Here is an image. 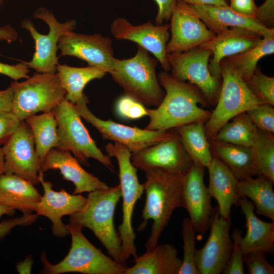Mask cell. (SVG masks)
Listing matches in <instances>:
<instances>
[{
    "instance_id": "24",
    "label": "cell",
    "mask_w": 274,
    "mask_h": 274,
    "mask_svg": "<svg viewBox=\"0 0 274 274\" xmlns=\"http://www.w3.org/2000/svg\"><path fill=\"white\" fill-rule=\"evenodd\" d=\"M209 183L208 191L218 203L219 215L230 217L233 206H237L239 197L237 193L238 180L219 159L214 157L209 166Z\"/></svg>"
},
{
    "instance_id": "13",
    "label": "cell",
    "mask_w": 274,
    "mask_h": 274,
    "mask_svg": "<svg viewBox=\"0 0 274 274\" xmlns=\"http://www.w3.org/2000/svg\"><path fill=\"white\" fill-rule=\"evenodd\" d=\"M5 172L19 176L34 185L40 183L41 162L37 153L33 137L25 121L3 145Z\"/></svg>"
},
{
    "instance_id": "51",
    "label": "cell",
    "mask_w": 274,
    "mask_h": 274,
    "mask_svg": "<svg viewBox=\"0 0 274 274\" xmlns=\"http://www.w3.org/2000/svg\"><path fill=\"white\" fill-rule=\"evenodd\" d=\"M33 259L31 255L27 256L24 260L16 264V269L20 274L31 273Z\"/></svg>"
},
{
    "instance_id": "26",
    "label": "cell",
    "mask_w": 274,
    "mask_h": 274,
    "mask_svg": "<svg viewBox=\"0 0 274 274\" xmlns=\"http://www.w3.org/2000/svg\"><path fill=\"white\" fill-rule=\"evenodd\" d=\"M26 179L10 173L0 175V204L18 210L23 215L35 211L42 195Z\"/></svg>"
},
{
    "instance_id": "1",
    "label": "cell",
    "mask_w": 274,
    "mask_h": 274,
    "mask_svg": "<svg viewBox=\"0 0 274 274\" xmlns=\"http://www.w3.org/2000/svg\"><path fill=\"white\" fill-rule=\"evenodd\" d=\"M164 96L155 109H147L149 123L145 129L167 130L197 122H206L211 112L203 107L209 105L195 85L173 77L167 72L158 77Z\"/></svg>"
},
{
    "instance_id": "17",
    "label": "cell",
    "mask_w": 274,
    "mask_h": 274,
    "mask_svg": "<svg viewBox=\"0 0 274 274\" xmlns=\"http://www.w3.org/2000/svg\"><path fill=\"white\" fill-rule=\"evenodd\" d=\"M204 167L193 163L185 173L182 191V207L189 215L195 231L203 236L210 229L215 211L204 182Z\"/></svg>"
},
{
    "instance_id": "46",
    "label": "cell",
    "mask_w": 274,
    "mask_h": 274,
    "mask_svg": "<svg viewBox=\"0 0 274 274\" xmlns=\"http://www.w3.org/2000/svg\"><path fill=\"white\" fill-rule=\"evenodd\" d=\"M158 6L155 18L156 24H162L164 21L170 20L177 0H154Z\"/></svg>"
},
{
    "instance_id": "34",
    "label": "cell",
    "mask_w": 274,
    "mask_h": 274,
    "mask_svg": "<svg viewBox=\"0 0 274 274\" xmlns=\"http://www.w3.org/2000/svg\"><path fill=\"white\" fill-rule=\"evenodd\" d=\"M274 133L258 129L251 146L255 176L265 177L274 182Z\"/></svg>"
},
{
    "instance_id": "10",
    "label": "cell",
    "mask_w": 274,
    "mask_h": 274,
    "mask_svg": "<svg viewBox=\"0 0 274 274\" xmlns=\"http://www.w3.org/2000/svg\"><path fill=\"white\" fill-rule=\"evenodd\" d=\"M211 55V51L198 46L187 51L167 54V59L170 75L196 86L209 105L214 106L218 98L222 80L214 77L209 70Z\"/></svg>"
},
{
    "instance_id": "19",
    "label": "cell",
    "mask_w": 274,
    "mask_h": 274,
    "mask_svg": "<svg viewBox=\"0 0 274 274\" xmlns=\"http://www.w3.org/2000/svg\"><path fill=\"white\" fill-rule=\"evenodd\" d=\"M169 25L153 24L148 21L134 25L123 18L115 19L111 25V32L117 40L132 41L151 52L165 72L170 70L166 47L168 42Z\"/></svg>"
},
{
    "instance_id": "21",
    "label": "cell",
    "mask_w": 274,
    "mask_h": 274,
    "mask_svg": "<svg viewBox=\"0 0 274 274\" xmlns=\"http://www.w3.org/2000/svg\"><path fill=\"white\" fill-rule=\"evenodd\" d=\"M262 37L242 27H232L221 32L200 47L211 51L209 68L212 75L222 80L220 63L225 58L242 53L257 45Z\"/></svg>"
},
{
    "instance_id": "53",
    "label": "cell",
    "mask_w": 274,
    "mask_h": 274,
    "mask_svg": "<svg viewBox=\"0 0 274 274\" xmlns=\"http://www.w3.org/2000/svg\"><path fill=\"white\" fill-rule=\"evenodd\" d=\"M5 172V159L2 147L0 145V175Z\"/></svg>"
},
{
    "instance_id": "22",
    "label": "cell",
    "mask_w": 274,
    "mask_h": 274,
    "mask_svg": "<svg viewBox=\"0 0 274 274\" xmlns=\"http://www.w3.org/2000/svg\"><path fill=\"white\" fill-rule=\"evenodd\" d=\"M190 5L208 28L216 35L229 28L242 27L257 33L262 38L274 36L273 27H268L256 18L241 14L229 6Z\"/></svg>"
},
{
    "instance_id": "43",
    "label": "cell",
    "mask_w": 274,
    "mask_h": 274,
    "mask_svg": "<svg viewBox=\"0 0 274 274\" xmlns=\"http://www.w3.org/2000/svg\"><path fill=\"white\" fill-rule=\"evenodd\" d=\"M38 216L37 214H31L3 221L0 223V239H2L9 234L16 226L30 225L37 220Z\"/></svg>"
},
{
    "instance_id": "7",
    "label": "cell",
    "mask_w": 274,
    "mask_h": 274,
    "mask_svg": "<svg viewBox=\"0 0 274 274\" xmlns=\"http://www.w3.org/2000/svg\"><path fill=\"white\" fill-rule=\"evenodd\" d=\"M105 150L107 155L115 158L118 164L123 215L118 233L122 259L127 263L131 256L135 258L138 256L132 219L135 204L144 191V185L139 180L137 169L131 161L132 153L126 147L118 143L110 142L105 146Z\"/></svg>"
},
{
    "instance_id": "38",
    "label": "cell",
    "mask_w": 274,
    "mask_h": 274,
    "mask_svg": "<svg viewBox=\"0 0 274 274\" xmlns=\"http://www.w3.org/2000/svg\"><path fill=\"white\" fill-rule=\"evenodd\" d=\"M115 110L118 116L125 119L136 120L148 116L145 105L126 95L118 99Z\"/></svg>"
},
{
    "instance_id": "6",
    "label": "cell",
    "mask_w": 274,
    "mask_h": 274,
    "mask_svg": "<svg viewBox=\"0 0 274 274\" xmlns=\"http://www.w3.org/2000/svg\"><path fill=\"white\" fill-rule=\"evenodd\" d=\"M220 67L222 82L218 98L215 109L204 123L209 140L232 118L263 104L226 59L221 62Z\"/></svg>"
},
{
    "instance_id": "52",
    "label": "cell",
    "mask_w": 274,
    "mask_h": 274,
    "mask_svg": "<svg viewBox=\"0 0 274 274\" xmlns=\"http://www.w3.org/2000/svg\"><path fill=\"white\" fill-rule=\"evenodd\" d=\"M15 210L12 208L0 204V218L4 215L12 216L15 213Z\"/></svg>"
},
{
    "instance_id": "27",
    "label": "cell",
    "mask_w": 274,
    "mask_h": 274,
    "mask_svg": "<svg viewBox=\"0 0 274 274\" xmlns=\"http://www.w3.org/2000/svg\"><path fill=\"white\" fill-rule=\"evenodd\" d=\"M134 264L124 274H178L182 259L176 247L169 243L157 244L134 258Z\"/></svg>"
},
{
    "instance_id": "2",
    "label": "cell",
    "mask_w": 274,
    "mask_h": 274,
    "mask_svg": "<svg viewBox=\"0 0 274 274\" xmlns=\"http://www.w3.org/2000/svg\"><path fill=\"white\" fill-rule=\"evenodd\" d=\"M143 184L146 201L142 211L143 221L139 231L152 221L151 233L145 244L146 250L154 248L167 226L174 211L182 207V191L185 174L172 173L161 169L145 172Z\"/></svg>"
},
{
    "instance_id": "42",
    "label": "cell",
    "mask_w": 274,
    "mask_h": 274,
    "mask_svg": "<svg viewBox=\"0 0 274 274\" xmlns=\"http://www.w3.org/2000/svg\"><path fill=\"white\" fill-rule=\"evenodd\" d=\"M21 121L11 112H0V145H3L16 130Z\"/></svg>"
},
{
    "instance_id": "25",
    "label": "cell",
    "mask_w": 274,
    "mask_h": 274,
    "mask_svg": "<svg viewBox=\"0 0 274 274\" xmlns=\"http://www.w3.org/2000/svg\"><path fill=\"white\" fill-rule=\"evenodd\" d=\"M237 206L245 216L247 231L240 238L243 255L254 250L272 253L274 249V222H267L258 218L253 202L245 197H240Z\"/></svg>"
},
{
    "instance_id": "41",
    "label": "cell",
    "mask_w": 274,
    "mask_h": 274,
    "mask_svg": "<svg viewBox=\"0 0 274 274\" xmlns=\"http://www.w3.org/2000/svg\"><path fill=\"white\" fill-rule=\"evenodd\" d=\"M242 231L235 228L232 233L231 238L233 239L232 249L231 256L223 274H244L243 254L240 245V238Z\"/></svg>"
},
{
    "instance_id": "50",
    "label": "cell",
    "mask_w": 274,
    "mask_h": 274,
    "mask_svg": "<svg viewBox=\"0 0 274 274\" xmlns=\"http://www.w3.org/2000/svg\"><path fill=\"white\" fill-rule=\"evenodd\" d=\"M191 5L229 6L226 0H177Z\"/></svg>"
},
{
    "instance_id": "32",
    "label": "cell",
    "mask_w": 274,
    "mask_h": 274,
    "mask_svg": "<svg viewBox=\"0 0 274 274\" xmlns=\"http://www.w3.org/2000/svg\"><path fill=\"white\" fill-rule=\"evenodd\" d=\"M24 121L30 128L36 150L42 163L49 151L56 148L58 144V124L54 113L52 111L35 114Z\"/></svg>"
},
{
    "instance_id": "3",
    "label": "cell",
    "mask_w": 274,
    "mask_h": 274,
    "mask_svg": "<svg viewBox=\"0 0 274 274\" xmlns=\"http://www.w3.org/2000/svg\"><path fill=\"white\" fill-rule=\"evenodd\" d=\"M121 197L119 184L90 192L83 208L70 216V222L91 230L111 257L127 265L122 259L121 242L114 222L115 209Z\"/></svg>"
},
{
    "instance_id": "16",
    "label": "cell",
    "mask_w": 274,
    "mask_h": 274,
    "mask_svg": "<svg viewBox=\"0 0 274 274\" xmlns=\"http://www.w3.org/2000/svg\"><path fill=\"white\" fill-rule=\"evenodd\" d=\"M132 164L144 173L161 169L185 174L193 162L183 147L176 131L171 138L132 153Z\"/></svg>"
},
{
    "instance_id": "4",
    "label": "cell",
    "mask_w": 274,
    "mask_h": 274,
    "mask_svg": "<svg viewBox=\"0 0 274 274\" xmlns=\"http://www.w3.org/2000/svg\"><path fill=\"white\" fill-rule=\"evenodd\" d=\"M157 63L156 59L138 46L133 57L123 59L114 58L109 73L125 95L145 106L157 107L165 95L156 73Z\"/></svg>"
},
{
    "instance_id": "39",
    "label": "cell",
    "mask_w": 274,
    "mask_h": 274,
    "mask_svg": "<svg viewBox=\"0 0 274 274\" xmlns=\"http://www.w3.org/2000/svg\"><path fill=\"white\" fill-rule=\"evenodd\" d=\"M246 112L258 129L274 133L273 106L263 103Z\"/></svg>"
},
{
    "instance_id": "23",
    "label": "cell",
    "mask_w": 274,
    "mask_h": 274,
    "mask_svg": "<svg viewBox=\"0 0 274 274\" xmlns=\"http://www.w3.org/2000/svg\"><path fill=\"white\" fill-rule=\"evenodd\" d=\"M51 169H58L64 180L74 184L73 194L106 190L110 187L105 182L86 171L69 151L57 148H53L49 151L41 164L40 170L44 173Z\"/></svg>"
},
{
    "instance_id": "12",
    "label": "cell",
    "mask_w": 274,
    "mask_h": 274,
    "mask_svg": "<svg viewBox=\"0 0 274 274\" xmlns=\"http://www.w3.org/2000/svg\"><path fill=\"white\" fill-rule=\"evenodd\" d=\"M88 101L76 104L81 118L91 124L104 140L118 143L126 147L131 153L166 140L176 133L175 129L167 130H148L131 127L111 120H102L94 115L88 109Z\"/></svg>"
},
{
    "instance_id": "20",
    "label": "cell",
    "mask_w": 274,
    "mask_h": 274,
    "mask_svg": "<svg viewBox=\"0 0 274 274\" xmlns=\"http://www.w3.org/2000/svg\"><path fill=\"white\" fill-rule=\"evenodd\" d=\"M39 180L42 185L44 194L35 212L38 216H45L51 221L52 231L55 236L63 237L70 234V232L62 222V217L71 216L80 211L85 205L86 198L81 194H70L63 189L60 191L53 190L52 183L44 180L43 172L41 170Z\"/></svg>"
},
{
    "instance_id": "30",
    "label": "cell",
    "mask_w": 274,
    "mask_h": 274,
    "mask_svg": "<svg viewBox=\"0 0 274 274\" xmlns=\"http://www.w3.org/2000/svg\"><path fill=\"white\" fill-rule=\"evenodd\" d=\"M273 183L268 178L257 176L238 180L237 193L239 198L245 197L253 202L255 212L274 221Z\"/></svg>"
},
{
    "instance_id": "5",
    "label": "cell",
    "mask_w": 274,
    "mask_h": 274,
    "mask_svg": "<svg viewBox=\"0 0 274 274\" xmlns=\"http://www.w3.org/2000/svg\"><path fill=\"white\" fill-rule=\"evenodd\" d=\"M66 226L72 237L71 246L68 254L60 262L53 264L48 261L43 253L40 258L43 264L42 273H125L128 266L107 256L93 245L83 234L81 227L71 222Z\"/></svg>"
},
{
    "instance_id": "44",
    "label": "cell",
    "mask_w": 274,
    "mask_h": 274,
    "mask_svg": "<svg viewBox=\"0 0 274 274\" xmlns=\"http://www.w3.org/2000/svg\"><path fill=\"white\" fill-rule=\"evenodd\" d=\"M29 71L28 67L22 61L13 65L0 61V74L7 76L14 81L28 78L30 77Z\"/></svg>"
},
{
    "instance_id": "9",
    "label": "cell",
    "mask_w": 274,
    "mask_h": 274,
    "mask_svg": "<svg viewBox=\"0 0 274 274\" xmlns=\"http://www.w3.org/2000/svg\"><path fill=\"white\" fill-rule=\"evenodd\" d=\"M57 121L56 148L69 151L82 164L93 158L110 170L114 168L110 157L98 148L83 123L75 104L64 98L53 110Z\"/></svg>"
},
{
    "instance_id": "28",
    "label": "cell",
    "mask_w": 274,
    "mask_h": 274,
    "mask_svg": "<svg viewBox=\"0 0 274 274\" xmlns=\"http://www.w3.org/2000/svg\"><path fill=\"white\" fill-rule=\"evenodd\" d=\"M56 72L60 84L66 92L65 98L75 105L88 101L83 93L86 85L92 80L101 79L107 74L95 66L74 67L59 63L56 66Z\"/></svg>"
},
{
    "instance_id": "37",
    "label": "cell",
    "mask_w": 274,
    "mask_h": 274,
    "mask_svg": "<svg viewBox=\"0 0 274 274\" xmlns=\"http://www.w3.org/2000/svg\"><path fill=\"white\" fill-rule=\"evenodd\" d=\"M252 91L263 103L274 106V77L267 76L256 69L246 81Z\"/></svg>"
},
{
    "instance_id": "31",
    "label": "cell",
    "mask_w": 274,
    "mask_h": 274,
    "mask_svg": "<svg viewBox=\"0 0 274 274\" xmlns=\"http://www.w3.org/2000/svg\"><path fill=\"white\" fill-rule=\"evenodd\" d=\"M204 123L200 121L189 123L179 126L175 130L193 163L207 168L213 156L206 133Z\"/></svg>"
},
{
    "instance_id": "33",
    "label": "cell",
    "mask_w": 274,
    "mask_h": 274,
    "mask_svg": "<svg viewBox=\"0 0 274 274\" xmlns=\"http://www.w3.org/2000/svg\"><path fill=\"white\" fill-rule=\"evenodd\" d=\"M257 131L258 128L245 112L235 116L225 123L211 140L251 147Z\"/></svg>"
},
{
    "instance_id": "35",
    "label": "cell",
    "mask_w": 274,
    "mask_h": 274,
    "mask_svg": "<svg viewBox=\"0 0 274 274\" xmlns=\"http://www.w3.org/2000/svg\"><path fill=\"white\" fill-rule=\"evenodd\" d=\"M274 53V36L262 38L251 48L226 59L246 81L257 69V64L262 57Z\"/></svg>"
},
{
    "instance_id": "40",
    "label": "cell",
    "mask_w": 274,
    "mask_h": 274,
    "mask_svg": "<svg viewBox=\"0 0 274 274\" xmlns=\"http://www.w3.org/2000/svg\"><path fill=\"white\" fill-rule=\"evenodd\" d=\"M266 253L263 250H254L243 255L244 263L246 266L248 273H274V266L267 261Z\"/></svg>"
},
{
    "instance_id": "18",
    "label": "cell",
    "mask_w": 274,
    "mask_h": 274,
    "mask_svg": "<svg viewBox=\"0 0 274 274\" xmlns=\"http://www.w3.org/2000/svg\"><path fill=\"white\" fill-rule=\"evenodd\" d=\"M60 55L78 57L89 66L109 73L114 59L112 41L101 34L85 35L70 31L64 33L58 43Z\"/></svg>"
},
{
    "instance_id": "36",
    "label": "cell",
    "mask_w": 274,
    "mask_h": 274,
    "mask_svg": "<svg viewBox=\"0 0 274 274\" xmlns=\"http://www.w3.org/2000/svg\"><path fill=\"white\" fill-rule=\"evenodd\" d=\"M196 232L189 218L182 222L183 258L178 274H199L195 260Z\"/></svg>"
},
{
    "instance_id": "29",
    "label": "cell",
    "mask_w": 274,
    "mask_h": 274,
    "mask_svg": "<svg viewBox=\"0 0 274 274\" xmlns=\"http://www.w3.org/2000/svg\"><path fill=\"white\" fill-rule=\"evenodd\" d=\"M213 156L222 161L238 180L255 176L251 147L209 140Z\"/></svg>"
},
{
    "instance_id": "15",
    "label": "cell",
    "mask_w": 274,
    "mask_h": 274,
    "mask_svg": "<svg viewBox=\"0 0 274 274\" xmlns=\"http://www.w3.org/2000/svg\"><path fill=\"white\" fill-rule=\"evenodd\" d=\"M231 218H225L215 211L210 225V232L204 245L196 250L195 264L199 274H220L225 269L232 249L229 231Z\"/></svg>"
},
{
    "instance_id": "48",
    "label": "cell",
    "mask_w": 274,
    "mask_h": 274,
    "mask_svg": "<svg viewBox=\"0 0 274 274\" xmlns=\"http://www.w3.org/2000/svg\"><path fill=\"white\" fill-rule=\"evenodd\" d=\"M13 98V89L10 86L0 90V112H11Z\"/></svg>"
},
{
    "instance_id": "49",
    "label": "cell",
    "mask_w": 274,
    "mask_h": 274,
    "mask_svg": "<svg viewBox=\"0 0 274 274\" xmlns=\"http://www.w3.org/2000/svg\"><path fill=\"white\" fill-rule=\"evenodd\" d=\"M4 0H0V6ZM18 33L16 29L9 25L0 27V41H4L10 44L17 40Z\"/></svg>"
},
{
    "instance_id": "11",
    "label": "cell",
    "mask_w": 274,
    "mask_h": 274,
    "mask_svg": "<svg viewBox=\"0 0 274 274\" xmlns=\"http://www.w3.org/2000/svg\"><path fill=\"white\" fill-rule=\"evenodd\" d=\"M33 16L44 21L49 26V30L48 34H41L30 20L22 21L21 27L30 33L35 43V51L31 60L22 62L37 73H55L58 64L59 57L56 54L58 41L64 33L75 29L76 22L73 19L61 23L51 12L44 7L38 9Z\"/></svg>"
},
{
    "instance_id": "14",
    "label": "cell",
    "mask_w": 274,
    "mask_h": 274,
    "mask_svg": "<svg viewBox=\"0 0 274 274\" xmlns=\"http://www.w3.org/2000/svg\"><path fill=\"white\" fill-rule=\"evenodd\" d=\"M170 20L171 37L166 45V54L188 51L216 36L190 5L184 2H176Z\"/></svg>"
},
{
    "instance_id": "47",
    "label": "cell",
    "mask_w": 274,
    "mask_h": 274,
    "mask_svg": "<svg viewBox=\"0 0 274 274\" xmlns=\"http://www.w3.org/2000/svg\"><path fill=\"white\" fill-rule=\"evenodd\" d=\"M229 6L241 14L256 18L257 7L254 0H230Z\"/></svg>"
},
{
    "instance_id": "8",
    "label": "cell",
    "mask_w": 274,
    "mask_h": 274,
    "mask_svg": "<svg viewBox=\"0 0 274 274\" xmlns=\"http://www.w3.org/2000/svg\"><path fill=\"white\" fill-rule=\"evenodd\" d=\"M11 112L20 121L40 112L53 110L64 98L65 91L56 73H35L26 80L12 82Z\"/></svg>"
},
{
    "instance_id": "45",
    "label": "cell",
    "mask_w": 274,
    "mask_h": 274,
    "mask_svg": "<svg viewBox=\"0 0 274 274\" xmlns=\"http://www.w3.org/2000/svg\"><path fill=\"white\" fill-rule=\"evenodd\" d=\"M256 18L266 26L272 28L274 23V0H265L257 7Z\"/></svg>"
}]
</instances>
